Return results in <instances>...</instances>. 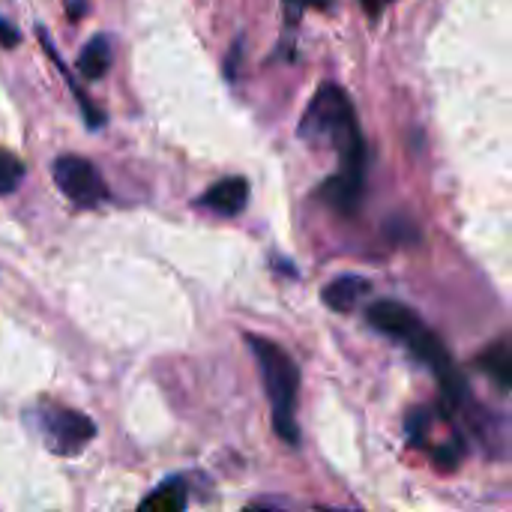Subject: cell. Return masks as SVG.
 I'll use <instances>...</instances> for the list:
<instances>
[{
    "instance_id": "3",
    "label": "cell",
    "mask_w": 512,
    "mask_h": 512,
    "mask_svg": "<svg viewBox=\"0 0 512 512\" xmlns=\"http://www.w3.org/2000/svg\"><path fill=\"white\" fill-rule=\"evenodd\" d=\"M54 183L78 207H96L108 198L99 168L84 156H60L54 162Z\"/></svg>"
},
{
    "instance_id": "14",
    "label": "cell",
    "mask_w": 512,
    "mask_h": 512,
    "mask_svg": "<svg viewBox=\"0 0 512 512\" xmlns=\"http://www.w3.org/2000/svg\"><path fill=\"white\" fill-rule=\"evenodd\" d=\"M309 3H324V0H285V12H288V21H297L300 18V12L309 6Z\"/></svg>"
},
{
    "instance_id": "7",
    "label": "cell",
    "mask_w": 512,
    "mask_h": 512,
    "mask_svg": "<svg viewBox=\"0 0 512 512\" xmlns=\"http://www.w3.org/2000/svg\"><path fill=\"white\" fill-rule=\"evenodd\" d=\"M372 291V282L357 276V273H345L339 279H333L324 291H321V300L333 309V312H354L357 303Z\"/></svg>"
},
{
    "instance_id": "18",
    "label": "cell",
    "mask_w": 512,
    "mask_h": 512,
    "mask_svg": "<svg viewBox=\"0 0 512 512\" xmlns=\"http://www.w3.org/2000/svg\"><path fill=\"white\" fill-rule=\"evenodd\" d=\"M243 512H276V510H264V507H249V510Z\"/></svg>"
},
{
    "instance_id": "9",
    "label": "cell",
    "mask_w": 512,
    "mask_h": 512,
    "mask_svg": "<svg viewBox=\"0 0 512 512\" xmlns=\"http://www.w3.org/2000/svg\"><path fill=\"white\" fill-rule=\"evenodd\" d=\"M111 60H114L111 39H108L105 33H99V36H93V39L81 48V54H78L75 66H78V75H81V78L96 81V78H102V75L108 72Z\"/></svg>"
},
{
    "instance_id": "19",
    "label": "cell",
    "mask_w": 512,
    "mask_h": 512,
    "mask_svg": "<svg viewBox=\"0 0 512 512\" xmlns=\"http://www.w3.org/2000/svg\"><path fill=\"white\" fill-rule=\"evenodd\" d=\"M318 512H351V510H318Z\"/></svg>"
},
{
    "instance_id": "13",
    "label": "cell",
    "mask_w": 512,
    "mask_h": 512,
    "mask_svg": "<svg viewBox=\"0 0 512 512\" xmlns=\"http://www.w3.org/2000/svg\"><path fill=\"white\" fill-rule=\"evenodd\" d=\"M429 426H432L429 408H420V411L411 414V420H408V435H411V444H414V447H426V441H429Z\"/></svg>"
},
{
    "instance_id": "5",
    "label": "cell",
    "mask_w": 512,
    "mask_h": 512,
    "mask_svg": "<svg viewBox=\"0 0 512 512\" xmlns=\"http://www.w3.org/2000/svg\"><path fill=\"white\" fill-rule=\"evenodd\" d=\"M366 318L378 333H384L390 339H399V342H408L423 327V318L414 309H408L405 303H399V300H375L369 306Z\"/></svg>"
},
{
    "instance_id": "15",
    "label": "cell",
    "mask_w": 512,
    "mask_h": 512,
    "mask_svg": "<svg viewBox=\"0 0 512 512\" xmlns=\"http://www.w3.org/2000/svg\"><path fill=\"white\" fill-rule=\"evenodd\" d=\"M0 45H6V48L18 45V30H12L3 18H0Z\"/></svg>"
},
{
    "instance_id": "2",
    "label": "cell",
    "mask_w": 512,
    "mask_h": 512,
    "mask_svg": "<svg viewBox=\"0 0 512 512\" xmlns=\"http://www.w3.org/2000/svg\"><path fill=\"white\" fill-rule=\"evenodd\" d=\"M246 342L261 369V381H264L270 411H273V429L285 444H297L300 429H297L294 408H297V390H300V369L282 345L264 336H246Z\"/></svg>"
},
{
    "instance_id": "11",
    "label": "cell",
    "mask_w": 512,
    "mask_h": 512,
    "mask_svg": "<svg viewBox=\"0 0 512 512\" xmlns=\"http://www.w3.org/2000/svg\"><path fill=\"white\" fill-rule=\"evenodd\" d=\"M186 501H189V492L183 480H168L141 501L138 512H186Z\"/></svg>"
},
{
    "instance_id": "17",
    "label": "cell",
    "mask_w": 512,
    "mask_h": 512,
    "mask_svg": "<svg viewBox=\"0 0 512 512\" xmlns=\"http://www.w3.org/2000/svg\"><path fill=\"white\" fill-rule=\"evenodd\" d=\"M360 3H363V9H366V15H369V18H378L390 0H360Z\"/></svg>"
},
{
    "instance_id": "6",
    "label": "cell",
    "mask_w": 512,
    "mask_h": 512,
    "mask_svg": "<svg viewBox=\"0 0 512 512\" xmlns=\"http://www.w3.org/2000/svg\"><path fill=\"white\" fill-rule=\"evenodd\" d=\"M201 204L219 216H237L249 204V183L243 177H225L201 195Z\"/></svg>"
},
{
    "instance_id": "10",
    "label": "cell",
    "mask_w": 512,
    "mask_h": 512,
    "mask_svg": "<svg viewBox=\"0 0 512 512\" xmlns=\"http://www.w3.org/2000/svg\"><path fill=\"white\" fill-rule=\"evenodd\" d=\"M477 366L504 390H512V339H501L495 345H489L480 357Z\"/></svg>"
},
{
    "instance_id": "4",
    "label": "cell",
    "mask_w": 512,
    "mask_h": 512,
    "mask_svg": "<svg viewBox=\"0 0 512 512\" xmlns=\"http://www.w3.org/2000/svg\"><path fill=\"white\" fill-rule=\"evenodd\" d=\"M42 429L48 432L54 453H63V456L84 450L87 441H93V435H96V426L84 414L69 411V408H57V405L42 408Z\"/></svg>"
},
{
    "instance_id": "12",
    "label": "cell",
    "mask_w": 512,
    "mask_h": 512,
    "mask_svg": "<svg viewBox=\"0 0 512 512\" xmlns=\"http://www.w3.org/2000/svg\"><path fill=\"white\" fill-rule=\"evenodd\" d=\"M21 177H24V162L12 156L9 150H0V195L15 192Z\"/></svg>"
},
{
    "instance_id": "1",
    "label": "cell",
    "mask_w": 512,
    "mask_h": 512,
    "mask_svg": "<svg viewBox=\"0 0 512 512\" xmlns=\"http://www.w3.org/2000/svg\"><path fill=\"white\" fill-rule=\"evenodd\" d=\"M300 135L303 138H321V135L330 138L342 159V171L363 174V162H366L363 135H360L351 99L336 84L318 87V93L309 102L306 117L300 123Z\"/></svg>"
},
{
    "instance_id": "8",
    "label": "cell",
    "mask_w": 512,
    "mask_h": 512,
    "mask_svg": "<svg viewBox=\"0 0 512 512\" xmlns=\"http://www.w3.org/2000/svg\"><path fill=\"white\" fill-rule=\"evenodd\" d=\"M321 195H324V201H327L333 210H339V213L351 216V213L360 207L363 177H360V174H345V171H339L336 177H330V180L324 183Z\"/></svg>"
},
{
    "instance_id": "16",
    "label": "cell",
    "mask_w": 512,
    "mask_h": 512,
    "mask_svg": "<svg viewBox=\"0 0 512 512\" xmlns=\"http://www.w3.org/2000/svg\"><path fill=\"white\" fill-rule=\"evenodd\" d=\"M66 3V12H69V18H84L87 15V0H63Z\"/></svg>"
}]
</instances>
